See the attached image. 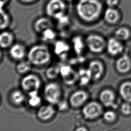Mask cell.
Here are the masks:
<instances>
[{
  "mask_svg": "<svg viewBox=\"0 0 131 131\" xmlns=\"http://www.w3.org/2000/svg\"><path fill=\"white\" fill-rule=\"evenodd\" d=\"M21 2L25 3H32L36 0H20Z\"/></svg>",
  "mask_w": 131,
  "mask_h": 131,
  "instance_id": "36",
  "label": "cell"
},
{
  "mask_svg": "<svg viewBox=\"0 0 131 131\" xmlns=\"http://www.w3.org/2000/svg\"><path fill=\"white\" fill-rule=\"evenodd\" d=\"M9 0H0V8H3V7L7 3Z\"/></svg>",
  "mask_w": 131,
  "mask_h": 131,
  "instance_id": "34",
  "label": "cell"
},
{
  "mask_svg": "<svg viewBox=\"0 0 131 131\" xmlns=\"http://www.w3.org/2000/svg\"><path fill=\"white\" fill-rule=\"evenodd\" d=\"M76 10L81 19L89 22L99 16L102 10V5L99 0H78Z\"/></svg>",
  "mask_w": 131,
  "mask_h": 131,
  "instance_id": "1",
  "label": "cell"
},
{
  "mask_svg": "<svg viewBox=\"0 0 131 131\" xmlns=\"http://www.w3.org/2000/svg\"><path fill=\"white\" fill-rule=\"evenodd\" d=\"M123 46L117 38H111L107 42V51L112 55H116L123 50Z\"/></svg>",
  "mask_w": 131,
  "mask_h": 131,
  "instance_id": "10",
  "label": "cell"
},
{
  "mask_svg": "<svg viewBox=\"0 0 131 131\" xmlns=\"http://www.w3.org/2000/svg\"><path fill=\"white\" fill-rule=\"evenodd\" d=\"M88 69L90 71L92 78L96 80L100 77L103 72V66L98 61H93L89 63Z\"/></svg>",
  "mask_w": 131,
  "mask_h": 131,
  "instance_id": "13",
  "label": "cell"
},
{
  "mask_svg": "<svg viewBox=\"0 0 131 131\" xmlns=\"http://www.w3.org/2000/svg\"><path fill=\"white\" fill-rule=\"evenodd\" d=\"M52 28V23L48 18L41 17L37 19L34 24V28L37 33H41L47 29Z\"/></svg>",
  "mask_w": 131,
  "mask_h": 131,
  "instance_id": "9",
  "label": "cell"
},
{
  "mask_svg": "<svg viewBox=\"0 0 131 131\" xmlns=\"http://www.w3.org/2000/svg\"><path fill=\"white\" fill-rule=\"evenodd\" d=\"M88 95L86 92L81 90L77 91L71 96L70 103L73 107H79L86 101Z\"/></svg>",
  "mask_w": 131,
  "mask_h": 131,
  "instance_id": "8",
  "label": "cell"
},
{
  "mask_svg": "<svg viewBox=\"0 0 131 131\" xmlns=\"http://www.w3.org/2000/svg\"><path fill=\"white\" fill-rule=\"evenodd\" d=\"M10 54L11 57L15 59H21L25 55L24 47L19 43L13 45L10 49Z\"/></svg>",
  "mask_w": 131,
  "mask_h": 131,
  "instance_id": "16",
  "label": "cell"
},
{
  "mask_svg": "<svg viewBox=\"0 0 131 131\" xmlns=\"http://www.w3.org/2000/svg\"><path fill=\"white\" fill-rule=\"evenodd\" d=\"M104 119L108 122H112L116 118V114L113 111H108L104 114Z\"/></svg>",
  "mask_w": 131,
  "mask_h": 131,
  "instance_id": "30",
  "label": "cell"
},
{
  "mask_svg": "<svg viewBox=\"0 0 131 131\" xmlns=\"http://www.w3.org/2000/svg\"><path fill=\"white\" fill-rule=\"evenodd\" d=\"M75 131H87L86 128L84 126H80L77 127Z\"/></svg>",
  "mask_w": 131,
  "mask_h": 131,
  "instance_id": "35",
  "label": "cell"
},
{
  "mask_svg": "<svg viewBox=\"0 0 131 131\" xmlns=\"http://www.w3.org/2000/svg\"><path fill=\"white\" fill-rule=\"evenodd\" d=\"M44 95L46 100L51 104L58 103L61 96L59 86L55 83H48L45 88Z\"/></svg>",
  "mask_w": 131,
  "mask_h": 131,
  "instance_id": "4",
  "label": "cell"
},
{
  "mask_svg": "<svg viewBox=\"0 0 131 131\" xmlns=\"http://www.w3.org/2000/svg\"><path fill=\"white\" fill-rule=\"evenodd\" d=\"M28 103L30 105L36 107L41 102V98L38 95L37 91H32L29 92Z\"/></svg>",
  "mask_w": 131,
  "mask_h": 131,
  "instance_id": "23",
  "label": "cell"
},
{
  "mask_svg": "<svg viewBox=\"0 0 131 131\" xmlns=\"http://www.w3.org/2000/svg\"><path fill=\"white\" fill-rule=\"evenodd\" d=\"M30 69L31 65L27 61H21L19 62L16 67L17 72L20 74H24L28 72Z\"/></svg>",
  "mask_w": 131,
  "mask_h": 131,
  "instance_id": "27",
  "label": "cell"
},
{
  "mask_svg": "<svg viewBox=\"0 0 131 131\" xmlns=\"http://www.w3.org/2000/svg\"><path fill=\"white\" fill-rule=\"evenodd\" d=\"M121 112L124 115H129L131 113V106L128 103H124L121 105Z\"/></svg>",
  "mask_w": 131,
  "mask_h": 131,
  "instance_id": "31",
  "label": "cell"
},
{
  "mask_svg": "<svg viewBox=\"0 0 131 131\" xmlns=\"http://www.w3.org/2000/svg\"><path fill=\"white\" fill-rule=\"evenodd\" d=\"M101 107L96 102H91L83 108L82 113L87 119H94L98 117L101 113Z\"/></svg>",
  "mask_w": 131,
  "mask_h": 131,
  "instance_id": "7",
  "label": "cell"
},
{
  "mask_svg": "<svg viewBox=\"0 0 131 131\" xmlns=\"http://www.w3.org/2000/svg\"><path fill=\"white\" fill-rule=\"evenodd\" d=\"M119 0H107V5L112 7L118 4Z\"/></svg>",
  "mask_w": 131,
  "mask_h": 131,
  "instance_id": "32",
  "label": "cell"
},
{
  "mask_svg": "<svg viewBox=\"0 0 131 131\" xmlns=\"http://www.w3.org/2000/svg\"><path fill=\"white\" fill-rule=\"evenodd\" d=\"M78 74V78L80 80V83L82 85L87 84L92 78L91 74L88 69H80L79 71Z\"/></svg>",
  "mask_w": 131,
  "mask_h": 131,
  "instance_id": "20",
  "label": "cell"
},
{
  "mask_svg": "<svg viewBox=\"0 0 131 131\" xmlns=\"http://www.w3.org/2000/svg\"><path fill=\"white\" fill-rule=\"evenodd\" d=\"M10 17L7 12L3 9V8H0V30L5 29L9 25Z\"/></svg>",
  "mask_w": 131,
  "mask_h": 131,
  "instance_id": "22",
  "label": "cell"
},
{
  "mask_svg": "<svg viewBox=\"0 0 131 131\" xmlns=\"http://www.w3.org/2000/svg\"><path fill=\"white\" fill-rule=\"evenodd\" d=\"M1 51H0V59H1Z\"/></svg>",
  "mask_w": 131,
  "mask_h": 131,
  "instance_id": "37",
  "label": "cell"
},
{
  "mask_svg": "<svg viewBox=\"0 0 131 131\" xmlns=\"http://www.w3.org/2000/svg\"><path fill=\"white\" fill-rule=\"evenodd\" d=\"M72 44L74 50L77 55H80L83 49L84 43L82 38L80 36H76L72 39Z\"/></svg>",
  "mask_w": 131,
  "mask_h": 131,
  "instance_id": "21",
  "label": "cell"
},
{
  "mask_svg": "<svg viewBox=\"0 0 131 131\" xmlns=\"http://www.w3.org/2000/svg\"><path fill=\"white\" fill-rule=\"evenodd\" d=\"M55 110L51 105H46L41 106L38 112L37 116L41 120L46 121L50 119L54 114Z\"/></svg>",
  "mask_w": 131,
  "mask_h": 131,
  "instance_id": "11",
  "label": "cell"
},
{
  "mask_svg": "<svg viewBox=\"0 0 131 131\" xmlns=\"http://www.w3.org/2000/svg\"><path fill=\"white\" fill-rule=\"evenodd\" d=\"M119 92L123 99L127 102H131V82L123 83L120 87Z\"/></svg>",
  "mask_w": 131,
  "mask_h": 131,
  "instance_id": "18",
  "label": "cell"
},
{
  "mask_svg": "<svg viewBox=\"0 0 131 131\" xmlns=\"http://www.w3.org/2000/svg\"><path fill=\"white\" fill-rule=\"evenodd\" d=\"M28 58L30 63L36 66H42L49 61L51 54L46 46L37 45L30 49Z\"/></svg>",
  "mask_w": 131,
  "mask_h": 131,
  "instance_id": "3",
  "label": "cell"
},
{
  "mask_svg": "<svg viewBox=\"0 0 131 131\" xmlns=\"http://www.w3.org/2000/svg\"><path fill=\"white\" fill-rule=\"evenodd\" d=\"M58 103H59L58 107L60 110H63L66 109V108L67 107V104L65 101L59 102Z\"/></svg>",
  "mask_w": 131,
  "mask_h": 131,
  "instance_id": "33",
  "label": "cell"
},
{
  "mask_svg": "<svg viewBox=\"0 0 131 131\" xmlns=\"http://www.w3.org/2000/svg\"><path fill=\"white\" fill-rule=\"evenodd\" d=\"M86 43L89 49L93 52L99 53L102 51L105 46L103 38L97 35H90L86 39Z\"/></svg>",
  "mask_w": 131,
  "mask_h": 131,
  "instance_id": "5",
  "label": "cell"
},
{
  "mask_svg": "<svg viewBox=\"0 0 131 131\" xmlns=\"http://www.w3.org/2000/svg\"><path fill=\"white\" fill-rule=\"evenodd\" d=\"M73 71L71 67L68 65H63L59 68V73L63 78L69 76Z\"/></svg>",
  "mask_w": 131,
  "mask_h": 131,
  "instance_id": "28",
  "label": "cell"
},
{
  "mask_svg": "<svg viewBox=\"0 0 131 131\" xmlns=\"http://www.w3.org/2000/svg\"><path fill=\"white\" fill-rule=\"evenodd\" d=\"M45 10L48 16L55 18L60 23H66L68 20L66 14V5L63 0H49Z\"/></svg>",
  "mask_w": 131,
  "mask_h": 131,
  "instance_id": "2",
  "label": "cell"
},
{
  "mask_svg": "<svg viewBox=\"0 0 131 131\" xmlns=\"http://www.w3.org/2000/svg\"><path fill=\"white\" fill-rule=\"evenodd\" d=\"M130 35L128 29L125 27H121L115 32V36L119 40H126Z\"/></svg>",
  "mask_w": 131,
  "mask_h": 131,
  "instance_id": "24",
  "label": "cell"
},
{
  "mask_svg": "<svg viewBox=\"0 0 131 131\" xmlns=\"http://www.w3.org/2000/svg\"><path fill=\"white\" fill-rule=\"evenodd\" d=\"M69 50L70 47L69 45L64 41L58 40L54 44V52L57 55L61 57L66 56Z\"/></svg>",
  "mask_w": 131,
  "mask_h": 131,
  "instance_id": "15",
  "label": "cell"
},
{
  "mask_svg": "<svg viewBox=\"0 0 131 131\" xmlns=\"http://www.w3.org/2000/svg\"><path fill=\"white\" fill-rule=\"evenodd\" d=\"M116 68L120 73H124L128 72L131 68V61L129 57L124 55L119 58L116 62Z\"/></svg>",
  "mask_w": 131,
  "mask_h": 131,
  "instance_id": "12",
  "label": "cell"
},
{
  "mask_svg": "<svg viewBox=\"0 0 131 131\" xmlns=\"http://www.w3.org/2000/svg\"><path fill=\"white\" fill-rule=\"evenodd\" d=\"M11 99L12 102L15 104H19L24 101L25 96L21 91L15 90L12 93L11 95Z\"/></svg>",
  "mask_w": 131,
  "mask_h": 131,
  "instance_id": "25",
  "label": "cell"
},
{
  "mask_svg": "<svg viewBox=\"0 0 131 131\" xmlns=\"http://www.w3.org/2000/svg\"><path fill=\"white\" fill-rule=\"evenodd\" d=\"M104 18L105 20L110 24L116 23L119 18L118 11L112 8H109L106 10L104 13Z\"/></svg>",
  "mask_w": 131,
  "mask_h": 131,
  "instance_id": "19",
  "label": "cell"
},
{
  "mask_svg": "<svg viewBox=\"0 0 131 131\" xmlns=\"http://www.w3.org/2000/svg\"><path fill=\"white\" fill-rule=\"evenodd\" d=\"M21 86L26 91H37L40 86V81L36 76L29 74L21 79Z\"/></svg>",
  "mask_w": 131,
  "mask_h": 131,
  "instance_id": "6",
  "label": "cell"
},
{
  "mask_svg": "<svg viewBox=\"0 0 131 131\" xmlns=\"http://www.w3.org/2000/svg\"><path fill=\"white\" fill-rule=\"evenodd\" d=\"M42 37L45 41H51L55 39L56 33L52 28L47 29L41 33Z\"/></svg>",
  "mask_w": 131,
  "mask_h": 131,
  "instance_id": "26",
  "label": "cell"
},
{
  "mask_svg": "<svg viewBox=\"0 0 131 131\" xmlns=\"http://www.w3.org/2000/svg\"><path fill=\"white\" fill-rule=\"evenodd\" d=\"M13 41L12 34L8 31H3L0 33V47L6 48L10 46Z\"/></svg>",
  "mask_w": 131,
  "mask_h": 131,
  "instance_id": "17",
  "label": "cell"
},
{
  "mask_svg": "<svg viewBox=\"0 0 131 131\" xmlns=\"http://www.w3.org/2000/svg\"><path fill=\"white\" fill-rule=\"evenodd\" d=\"M67 1H72V0H67Z\"/></svg>",
  "mask_w": 131,
  "mask_h": 131,
  "instance_id": "38",
  "label": "cell"
},
{
  "mask_svg": "<svg viewBox=\"0 0 131 131\" xmlns=\"http://www.w3.org/2000/svg\"><path fill=\"white\" fill-rule=\"evenodd\" d=\"M59 73V68L55 67H52L48 68L46 72V74L49 78H55Z\"/></svg>",
  "mask_w": 131,
  "mask_h": 131,
  "instance_id": "29",
  "label": "cell"
},
{
  "mask_svg": "<svg viewBox=\"0 0 131 131\" xmlns=\"http://www.w3.org/2000/svg\"><path fill=\"white\" fill-rule=\"evenodd\" d=\"M100 99L105 106L115 107V104L114 103L115 95L111 91L109 90H103L100 95Z\"/></svg>",
  "mask_w": 131,
  "mask_h": 131,
  "instance_id": "14",
  "label": "cell"
}]
</instances>
